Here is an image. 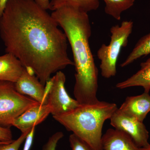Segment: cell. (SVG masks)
Wrapping results in <instances>:
<instances>
[{
    "mask_svg": "<svg viewBox=\"0 0 150 150\" xmlns=\"http://www.w3.org/2000/svg\"><path fill=\"white\" fill-rule=\"evenodd\" d=\"M35 0H8L0 17V37L13 54L45 86L51 75L74 66L67 36Z\"/></svg>",
    "mask_w": 150,
    "mask_h": 150,
    "instance_id": "1",
    "label": "cell"
},
{
    "mask_svg": "<svg viewBox=\"0 0 150 150\" xmlns=\"http://www.w3.org/2000/svg\"><path fill=\"white\" fill-rule=\"evenodd\" d=\"M51 15L63 28L71 47L76 69L75 99L80 104L98 102V70L89 43L91 27L87 13L64 6Z\"/></svg>",
    "mask_w": 150,
    "mask_h": 150,
    "instance_id": "2",
    "label": "cell"
},
{
    "mask_svg": "<svg viewBox=\"0 0 150 150\" xmlns=\"http://www.w3.org/2000/svg\"><path fill=\"white\" fill-rule=\"evenodd\" d=\"M118 108L115 103L99 100L93 104H81L69 112L53 117L94 150H103L101 139L103 124Z\"/></svg>",
    "mask_w": 150,
    "mask_h": 150,
    "instance_id": "3",
    "label": "cell"
},
{
    "mask_svg": "<svg viewBox=\"0 0 150 150\" xmlns=\"http://www.w3.org/2000/svg\"><path fill=\"white\" fill-rule=\"evenodd\" d=\"M134 23L125 21L121 25H116L110 29V41L108 45L103 44L97 52L100 60L101 74L106 79L114 77L117 73L116 65L121 49L128 45V40L133 31Z\"/></svg>",
    "mask_w": 150,
    "mask_h": 150,
    "instance_id": "4",
    "label": "cell"
},
{
    "mask_svg": "<svg viewBox=\"0 0 150 150\" xmlns=\"http://www.w3.org/2000/svg\"><path fill=\"white\" fill-rule=\"evenodd\" d=\"M39 103L19 93L14 84L0 81V125L12 126L13 122L25 111Z\"/></svg>",
    "mask_w": 150,
    "mask_h": 150,
    "instance_id": "5",
    "label": "cell"
},
{
    "mask_svg": "<svg viewBox=\"0 0 150 150\" xmlns=\"http://www.w3.org/2000/svg\"><path fill=\"white\" fill-rule=\"evenodd\" d=\"M66 77L60 71L56 73L46 84V104L51 109L53 116L69 112L80 105L77 100L69 95L65 88Z\"/></svg>",
    "mask_w": 150,
    "mask_h": 150,
    "instance_id": "6",
    "label": "cell"
},
{
    "mask_svg": "<svg viewBox=\"0 0 150 150\" xmlns=\"http://www.w3.org/2000/svg\"><path fill=\"white\" fill-rule=\"evenodd\" d=\"M110 119V124L114 129L129 135L139 148L150 144L149 132L143 122L123 113L118 108Z\"/></svg>",
    "mask_w": 150,
    "mask_h": 150,
    "instance_id": "7",
    "label": "cell"
},
{
    "mask_svg": "<svg viewBox=\"0 0 150 150\" xmlns=\"http://www.w3.org/2000/svg\"><path fill=\"white\" fill-rule=\"evenodd\" d=\"M14 84L19 93L27 96L40 104H46V87L31 71L25 68L20 77Z\"/></svg>",
    "mask_w": 150,
    "mask_h": 150,
    "instance_id": "8",
    "label": "cell"
},
{
    "mask_svg": "<svg viewBox=\"0 0 150 150\" xmlns=\"http://www.w3.org/2000/svg\"><path fill=\"white\" fill-rule=\"evenodd\" d=\"M50 114H51V109L48 104L39 103L16 118L12 126L16 127L22 133H27L33 127L43 122Z\"/></svg>",
    "mask_w": 150,
    "mask_h": 150,
    "instance_id": "9",
    "label": "cell"
},
{
    "mask_svg": "<svg viewBox=\"0 0 150 150\" xmlns=\"http://www.w3.org/2000/svg\"><path fill=\"white\" fill-rule=\"evenodd\" d=\"M118 109L126 115L144 122L150 112V95L145 92L139 95L128 96Z\"/></svg>",
    "mask_w": 150,
    "mask_h": 150,
    "instance_id": "10",
    "label": "cell"
},
{
    "mask_svg": "<svg viewBox=\"0 0 150 150\" xmlns=\"http://www.w3.org/2000/svg\"><path fill=\"white\" fill-rule=\"evenodd\" d=\"M103 150H139L130 136L115 129H108L102 136Z\"/></svg>",
    "mask_w": 150,
    "mask_h": 150,
    "instance_id": "11",
    "label": "cell"
},
{
    "mask_svg": "<svg viewBox=\"0 0 150 150\" xmlns=\"http://www.w3.org/2000/svg\"><path fill=\"white\" fill-rule=\"evenodd\" d=\"M25 67L16 56L10 53L0 56V81L16 82Z\"/></svg>",
    "mask_w": 150,
    "mask_h": 150,
    "instance_id": "12",
    "label": "cell"
},
{
    "mask_svg": "<svg viewBox=\"0 0 150 150\" xmlns=\"http://www.w3.org/2000/svg\"><path fill=\"white\" fill-rule=\"evenodd\" d=\"M140 69L137 73L126 80L116 85L117 88L123 89L131 87H142L145 92L150 91V57L140 65Z\"/></svg>",
    "mask_w": 150,
    "mask_h": 150,
    "instance_id": "13",
    "label": "cell"
},
{
    "mask_svg": "<svg viewBox=\"0 0 150 150\" xmlns=\"http://www.w3.org/2000/svg\"><path fill=\"white\" fill-rule=\"evenodd\" d=\"M99 0H50L49 9L55 11L64 6H69L87 13L96 10L99 6Z\"/></svg>",
    "mask_w": 150,
    "mask_h": 150,
    "instance_id": "14",
    "label": "cell"
},
{
    "mask_svg": "<svg viewBox=\"0 0 150 150\" xmlns=\"http://www.w3.org/2000/svg\"><path fill=\"white\" fill-rule=\"evenodd\" d=\"M150 54V33L141 38L131 53L121 64V67L131 64L138 59Z\"/></svg>",
    "mask_w": 150,
    "mask_h": 150,
    "instance_id": "15",
    "label": "cell"
},
{
    "mask_svg": "<svg viewBox=\"0 0 150 150\" xmlns=\"http://www.w3.org/2000/svg\"><path fill=\"white\" fill-rule=\"evenodd\" d=\"M105 13L117 21L121 20V14L134 5L135 0H103Z\"/></svg>",
    "mask_w": 150,
    "mask_h": 150,
    "instance_id": "16",
    "label": "cell"
},
{
    "mask_svg": "<svg viewBox=\"0 0 150 150\" xmlns=\"http://www.w3.org/2000/svg\"><path fill=\"white\" fill-rule=\"evenodd\" d=\"M69 142L72 150H94L84 141L74 134L69 136Z\"/></svg>",
    "mask_w": 150,
    "mask_h": 150,
    "instance_id": "17",
    "label": "cell"
},
{
    "mask_svg": "<svg viewBox=\"0 0 150 150\" xmlns=\"http://www.w3.org/2000/svg\"><path fill=\"white\" fill-rule=\"evenodd\" d=\"M29 133H22L17 139L11 143L0 144V150H19Z\"/></svg>",
    "mask_w": 150,
    "mask_h": 150,
    "instance_id": "18",
    "label": "cell"
},
{
    "mask_svg": "<svg viewBox=\"0 0 150 150\" xmlns=\"http://www.w3.org/2000/svg\"><path fill=\"white\" fill-rule=\"evenodd\" d=\"M64 137L63 132H56L48 139L46 144L43 145L42 150H56L58 142Z\"/></svg>",
    "mask_w": 150,
    "mask_h": 150,
    "instance_id": "19",
    "label": "cell"
},
{
    "mask_svg": "<svg viewBox=\"0 0 150 150\" xmlns=\"http://www.w3.org/2000/svg\"><path fill=\"white\" fill-rule=\"evenodd\" d=\"M13 135L10 129L0 125V142L9 143L12 142Z\"/></svg>",
    "mask_w": 150,
    "mask_h": 150,
    "instance_id": "20",
    "label": "cell"
},
{
    "mask_svg": "<svg viewBox=\"0 0 150 150\" xmlns=\"http://www.w3.org/2000/svg\"><path fill=\"white\" fill-rule=\"evenodd\" d=\"M35 127H33L28 134L27 137L25 140L24 147H23V150H30L32 145L33 142L34 134H35Z\"/></svg>",
    "mask_w": 150,
    "mask_h": 150,
    "instance_id": "21",
    "label": "cell"
},
{
    "mask_svg": "<svg viewBox=\"0 0 150 150\" xmlns=\"http://www.w3.org/2000/svg\"><path fill=\"white\" fill-rule=\"evenodd\" d=\"M35 2L44 9H49L50 0H35Z\"/></svg>",
    "mask_w": 150,
    "mask_h": 150,
    "instance_id": "22",
    "label": "cell"
},
{
    "mask_svg": "<svg viewBox=\"0 0 150 150\" xmlns=\"http://www.w3.org/2000/svg\"><path fill=\"white\" fill-rule=\"evenodd\" d=\"M8 0H0V17L2 15Z\"/></svg>",
    "mask_w": 150,
    "mask_h": 150,
    "instance_id": "23",
    "label": "cell"
},
{
    "mask_svg": "<svg viewBox=\"0 0 150 150\" xmlns=\"http://www.w3.org/2000/svg\"><path fill=\"white\" fill-rule=\"evenodd\" d=\"M139 150H150V144L144 147L140 148Z\"/></svg>",
    "mask_w": 150,
    "mask_h": 150,
    "instance_id": "24",
    "label": "cell"
},
{
    "mask_svg": "<svg viewBox=\"0 0 150 150\" xmlns=\"http://www.w3.org/2000/svg\"><path fill=\"white\" fill-rule=\"evenodd\" d=\"M4 143H4V142H0V144H4Z\"/></svg>",
    "mask_w": 150,
    "mask_h": 150,
    "instance_id": "25",
    "label": "cell"
}]
</instances>
